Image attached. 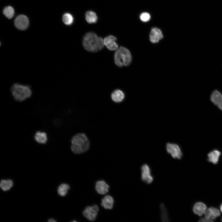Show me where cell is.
Masks as SVG:
<instances>
[{
    "instance_id": "2",
    "label": "cell",
    "mask_w": 222,
    "mask_h": 222,
    "mask_svg": "<svg viewBox=\"0 0 222 222\" xmlns=\"http://www.w3.org/2000/svg\"><path fill=\"white\" fill-rule=\"evenodd\" d=\"M71 149L76 154L83 153L88 150L89 142L86 135L83 133L78 134L73 136L71 140Z\"/></svg>"
},
{
    "instance_id": "17",
    "label": "cell",
    "mask_w": 222,
    "mask_h": 222,
    "mask_svg": "<svg viewBox=\"0 0 222 222\" xmlns=\"http://www.w3.org/2000/svg\"><path fill=\"white\" fill-rule=\"evenodd\" d=\"M221 153L217 150H214L208 154V161L214 164L217 163Z\"/></svg>"
},
{
    "instance_id": "25",
    "label": "cell",
    "mask_w": 222,
    "mask_h": 222,
    "mask_svg": "<svg viewBox=\"0 0 222 222\" xmlns=\"http://www.w3.org/2000/svg\"><path fill=\"white\" fill-rule=\"evenodd\" d=\"M151 16L148 12H144L142 13L140 15V18L143 22H148L150 19Z\"/></svg>"
},
{
    "instance_id": "20",
    "label": "cell",
    "mask_w": 222,
    "mask_h": 222,
    "mask_svg": "<svg viewBox=\"0 0 222 222\" xmlns=\"http://www.w3.org/2000/svg\"><path fill=\"white\" fill-rule=\"evenodd\" d=\"M13 185V181L10 179L2 180L0 183V187L4 191L9 190L12 187Z\"/></svg>"
},
{
    "instance_id": "7",
    "label": "cell",
    "mask_w": 222,
    "mask_h": 222,
    "mask_svg": "<svg viewBox=\"0 0 222 222\" xmlns=\"http://www.w3.org/2000/svg\"><path fill=\"white\" fill-rule=\"evenodd\" d=\"M141 171L142 180L148 184L152 183L153 180V177L151 174L149 166L146 164H143L141 167Z\"/></svg>"
},
{
    "instance_id": "21",
    "label": "cell",
    "mask_w": 222,
    "mask_h": 222,
    "mask_svg": "<svg viewBox=\"0 0 222 222\" xmlns=\"http://www.w3.org/2000/svg\"><path fill=\"white\" fill-rule=\"evenodd\" d=\"M160 208L161 211V217L162 221L163 222L169 221L168 213L165 206L163 204H161L160 205Z\"/></svg>"
},
{
    "instance_id": "1",
    "label": "cell",
    "mask_w": 222,
    "mask_h": 222,
    "mask_svg": "<svg viewBox=\"0 0 222 222\" xmlns=\"http://www.w3.org/2000/svg\"><path fill=\"white\" fill-rule=\"evenodd\" d=\"M82 44L86 50L93 52L101 50L105 46L104 39L93 32H88L84 35Z\"/></svg>"
},
{
    "instance_id": "28",
    "label": "cell",
    "mask_w": 222,
    "mask_h": 222,
    "mask_svg": "<svg viewBox=\"0 0 222 222\" xmlns=\"http://www.w3.org/2000/svg\"><path fill=\"white\" fill-rule=\"evenodd\" d=\"M220 212L222 213V204H221L220 206Z\"/></svg>"
},
{
    "instance_id": "16",
    "label": "cell",
    "mask_w": 222,
    "mask_h": 222,
    "mask_svg": "<svg viewBox=\"0 0 222 222\" xmlns=\"http://www.w3.org/2000/svg\"><path fill=\"white\" fill-rule=\"evenodd\" d=\"M101 202V205L105 208L111 209L113 208L114 200L110 195L105 196L102 199Z\"/></svg>"
},
{
    "instance_id": "29",
    "label": "cell",
    "mask_w": 222,
    "mask_h": 222,
    "mask_svg": "<svg viewBox=\"0 0 222 222\" xmlns=\"http://www.w3.org/2000/svg\"><path fill=\"white\" fill-rule=\"evenodd\" d=\"M218 107L221 110H222V104L221 105H220Z\"/></svg>"
},
{
    "instance_id": "26",
    "label": "cell",
    "mask_w": 222,
    "mask_h": 222,
    "mask_svg": "<svg viewBox=\"0 0 222 222\" xmlns=\"http://www.w3.org/2000/svg\"><path fill=\"white\" fill-rule=\"evenodd\" d=\"M199 221L200 222H212L213 221L204 217L200 219Z\"/></svg>"
},
{
    "instance_id": "4",
    "label": "cell",
    "mask_w": 222,
    "mask_h": 222,
    "mask_svg": "<svg viewBox=\"0 0 222 222\" xmlns=\"http://www.w3.org/2000/svg\"><path fill=\"white\" fill-rule=\"evenodd\" d=\"M114 59V63L117 66H128L131 62L132 56L128 49L121 46L116 50Z\"/></svg>"
},
{
    "instance_id": "10",
    "label": "cell",
    "mask_w": 222,
    "mask_h": 222,
    "mask_svg": "<svg viewBox=\"0 0 222 222\" xmlns=\"http://www.w3.org/2000/svg\"><path fill=\"white\" fill-rule=\"evenodd\" d=\"M163 37V34L160 29L156 27L151 29L149 35L150 40L151 43H158Z\"/></svg>"
},
{
    "instance_id": "3",
    "label": "cell",
    "mask_w": 222,
    "mask_h": 222,
    "mask_svg": "<svg viewBox=\"0 0 222 222\" xmlns=\"http://www.w3.org/2000/svg\"><path fill=\"white\" fill-rule=\"evenodd\" d=\"M11 92L14 99L19 101L25 100L32 94V91L29 86L18 83H15L12 85Z\"/></svg>"
},
{
    "instance_id": "5",
    "label": "cell",
    "mask_w": 222,
    "mask_h": 222,
    "mask_svg": "<svg viewBox=\"0 0 222 222\" xmlns=\"http://www.w3.org/2000/svg\"><path fill=\"white\" fill-rule=\"evenodd\" d=\"M167 152L175 158L180 159L182 156V152L179 146L174 143H167L166 145Z\"/></svg>"
},
{
    "instance_id": "30",
    "label": "cell",
    "mask_w": 222,
    "mask_h": 222,
    "mask_svg": "<svg viewBox=\"0 0 222 222\" xmlns=\"http://www.w3.org/2000/svg\"><path fill=\"white\" fill-rule=\"evenodd\" d=\"M221 220H222V219H221Z\"/></svg>"
},
{
    "instance_id": "18",
    "label": "cell",
    "mask_w": 222,
    "mask_h": 222,
    "mask_svg": "<svg viewBox=\"0 0 222 222\" xmlns=\"http://www.w3.org/2000/svg\"><path fill=\"white\" fill-rule=\"evenodd\" d=\"M85 18L86 21L90 24L96 23L97 20V16L96 14L92 11H88L86 12Z\"/></svg>"
},
{
    "instance_id": "27",
    "label": "cell",
    "mask_w": 222,
    "mask_h": 222,
    "mask_svg": "<svg viewBox=\"0 0 222 222\" xmlns=\"http://www.w3.org/2000/svg\"><path fill=\"white\" fill-rule=\"evenodd\" d=\"M48 221L49 222H56V221L55 220L53 219H49Z\"/></svg>"
},
{
    "instance_id": "22",
    "label": "cell",
    "mask_w": 222,
    "mask_h": 222,
    "mask_svg": "<svg viewBox=\"0 0 222 222\" xmlns=\"http://www.w3.org/2000/svg\"><path fill=\"white\" fill-rule=\"evenodd\" d=\"M69 189V186L68 184L65 183L62 184L58 187V193L61 196H64L67 194Z\"/></svg>"
},
{
    "instance_id": "12",
    "label": "cell",
    "mask_w": 222,
    "mask_h": 222,
    "mask_svg": "<svg viewBox=\"0 0 222 222\" xmlns=\"http://www.w3.org/2000/svg\"><path fill=\"white\" fill-rule=\"evenodd\" d=\"M207 207L206 205L202 202L196 203L194 205L193 211L194 213L199 216L204 215Z\"/></svg>"
},
{
    "instance_id": "24",
    "label": "cell",
    "mask_w": 222,
    "mask_h": 222,
    "mask_svg": "<svg viewBox=\"0 0 222 222\" xmlns=\"http://www.w3.org/2000/svg\"><path fill=\"white\" fill-rule=\"evenodd\" d=\"M3 13L7 18L10 19L14 16V11L13 7L9 6L5 7L3 10Z\"/></svg>"
},
{
    "instance_id": "15",
    "label": "cell",
    "mask_w": 222,
    "mask_h": 222,
    "mask_svg": "<svg viewBox=\"0 0 222 222\" xmlns=\"http://www.w3.org/2000/svg\"><path fill=\"white\" fill-rule=\"evenodd\" d=\"M125 97L124 92L121 90L117 89L111 93V98L112 100L117 103L122 101Z\"/></svg>"
},
{
    "instance_id": "8",
    "label": "cell",
    "mask_w": 222,
    "mask_h": 222,
    "mask_svg": "<svg viewBox=\"0 0 222 222\" xmlns=\"http://www.w3.org/2000/svg\"><path fill=\"white\" fill-rule=\"evenodd\" d=\"M116 40L117 38L115 36L109 35L104 39V45L110 51H116L119 48L116 42Z\"/></svg>"
},
{
    "instance_id": "13",
    "label": "cell",
    "mask_w": 222,
    "mask_h": 222,
    "mask_svg": "<svg viewBox=\"0 0 222 222\" xmlns=\"http://www.w3.org/2000/svg\"><path fill=\"white\" fill-rule=\"evenodd\" d=\"M109 188V185L104 181H99L96 183V190L100 194H104L107 193L108 191Z\"/></svg>"
},
{
    "instance_id": "6",
    "label": "cell",
    "mask_w": 222,
    "mask_h": 222,
    "mask_svg": "<svg viewBox=\"0 0 222 222\" xmlns=\"http://www.w3.org/2000/svg\"><path fill=\"white\" fill-rule=\"evenodd\" d=\"M98 211V207L95 204L92 206L86 207L83 211V213L84 216L88 220L93 221L96 219Z\"/></svg>"
},
{
    "instance_id": "14",
    "label": "cell",
    "mask_w": 222,
    "mask_h": 222,
    "mask_svg": "<svg viewBox=\"0 0 222 222\" xmlns=\"http://www.w3.org/2000/svg\"><path fill=\"white\" fill-rule=\"evenodd\" d=\"M211 99L212 101L218 107L222 104V94L217 90L213 92L211 95Z\"/></svg>"
},
{
    "instance_id": "11",
    "label": "cell",
    "mask_w": 222,
    "mask_h": 222,
    "mask_svg": "<svg viewBox=\"0 0 222 222\" xmlns=\"http://www.w3.org/2000/svg\"><path fill=\"white\" fill-rule=\"evenodd\" d=\"M204 215L205 217L213 221L220 215V212L216 208L210 207L207 208Z\"/></svg>"
},
{
    "instance_id": "23",
    "label": "cell",
    "mask_w": 222,
    "mask_h": 222,
    "mask_svg": "<svg viewBox=\"0 0 222 222\" xmlns=\"http://www.w3.org/2000/svg\"><path fill=\"white\" fill-rule=\"evenodd\" d=\"M62 20L65 24L70 25L73 23L74 18L73 16L70 13H66L63 16Z\"/></svg>"
},
{
    "instance_id": "19",
    "label": "cell",
    "mask_w": 222,
    "mask_h": 222,
    "mask_svg": "<svg viewBox=\"0 0 222 222\" xmlns=\"http://www.w3.org/2000/svg\"><path fill=\"white\" fill-rule=\"evenodd\" d=\"M35 139L38 143L45 144L47 141V135L45 132L38 131L35 134Z\"/></svg>"
},
{
    "instance_id": "9",
    "label": "cell",
    "mask_w": 222,
    "mask_h": 222,
    "mask_svg": "<svg viewBox=\"0 0 222 222\" xmlns=\"http://www.w3.org/2000/svg\"><path fill=\"white\" fill-rule=\"evenodd\" d=\"M29 20L27 17L23 15L18 16L15 19L14 24L16 27L21 30L26 29L29 25Z\"/></svg>"
}]
</instances>
